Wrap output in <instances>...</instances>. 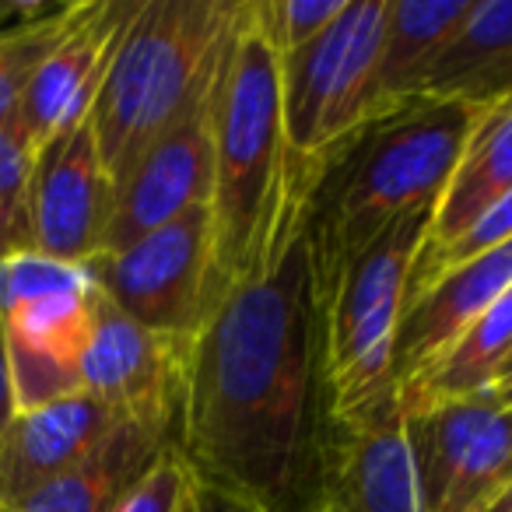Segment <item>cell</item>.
<instances>
[{"mask_svg":"<svg viewBox=\"0 0 512 512\" xmlns=\"http://www.w3.org/2000/svg\"><path fill=\"white\" fill-rule=\"evenodd\" d=\"M327 397L306 228L228 285L190 341L176 446L193 477L260 512H309Z\"/></svg>","mask_w":512,"mask_h":512,"instance_id":"1","label":"cell"},{"mask_svg":"<svg viewBox=\"0 0 512 512\" xmlns=\"http://www.w3.org/2000/svg\"><path fill=\"white\" fill-rule=\"evenodd\" d=\"M214 302L228 285L264 271L306 228L281 120V67L239 0L214 74Z\"/></svg>","mask_w":512,"mask_h":512,"instance_id":"2","label":"cell"},{"mask_svg":"<svg viewBox=\"0 0 512 512\" xmlns=\"http://www.w3.org/2000/svg\"><path fill=\"white\" fill-rule=\"evenodd\" d=\"M481 109L418 95L376 113L323 158L306 200L313 281L334 274L390 225L435 211Z\"/></svg>","mask_w":512,"mask_h":512,"instance_id":"3","label":"cell"},{"mask_svg":"<svg viewBox=\"0 0 512 512\" xmlns=\"http://www.w3.org/2000/svg\"><path fill=\"white\" fill-rule=\"evenodd\" d=\"M239 0H137L92 106L113 190L207 92Z\"/></svg>","mask_w":512,"mask_h":512,"instance_id":"4","label":"cell"},{"mask_svg":"<svg viewBox=\"0 0 512 512\" xmlns=\"http://www.w3.org/2000/svg\"><path fill=\"white\" fill-rule=\"evenodd\" d=\"M428 225L432 211L407 214L334 274L313 281L327 414L358 411L397 390L393 341Z\"/></svg>","mask_w":512,"mask_h":512,"instance_id":"5","label":"cell"},{"mask_svg":"<svg viewBox=\"0 0 512 512\" xmlns=\"http://www.w3.org/2000/svg\"><path fill=\"white\" fill-rule=\"evenodd\" d=\"M383 32L386 0H348L313 43L278 57L288 165L306 200L323 158L379 113Z\"/></svg>","mask_w":512,"mask_h":512,"instance_id":"6","label":"cell"},{"mask_svg":"<svg viewBox=\"0 0 512 512\" xmlns=\"http://www.w3.org/2000/svg\"><path fill=\"white\" fill-rule=\"evenodd\" d=\"M95 302L99 288L88 267L60 264L32 249L0 260V323L18 411L81 393Z\"/></svg>","mask_w":512,"mask_h":512,"instance_id":"7","label":"cell"},{"mask_svg":"<svg viewBox=\"0 0 512 512\" xmlns=\"http://www.w3.org/2000/svg\"><path fill=\"white\" fill-rule=\"evenodd\" d=\"M95 288L141 327L190 344L214 306V232L211 207L197 204L88 264Z\"/></svg>","mask_w":512,"mask_h":512,"instance_id":"8","label":"cell"},{"mask_svg":"<svg viewBox=\"0 0 512 512\" xmlns=\"http://www.w3.org/2000/svg\"><path fill=\"white\" fill-rule=\"evenodd\" d=\"M421 512H484L512 481V411L488 393L400 407Z\"/></svg>","mask_w":512,"mask_h":512,"instance_id":"9","label":"cell"},{"mask_svg":"<svg viewBox=\"0 0 512 512\" xmlns=\"http://www.w3.org/2000/svg\"><path fill=\"white\" fill-rule=\"evenodd\" d=\"M116 190L92 120L53 134L36 148L29 190H25V225L29 249L60 264L88 267L106 246L109 221H113Z\"/></svg>","mask_w":512,"mask_h":512,"instance_id":"10","label":"cell"},{"mask_svg":"<svg viewBox=\"0 0 512 512\" xmlns=\"http://www.w3.org/2000/svg\"><path fill=\"white\" fill-rule=\"evenodd\" d=\"M309 512H421L400 393L327 414Z\"/></svg>","mask_w":512,"mask_h":512,"instance_id":"11","label":"cell"},{"mask_svg":"<svg viewBox=\"0 0 512 512\" xmlns=\"http://www.w3.org/2000/svg\"><path fill=\"white\" fill-rule=\"evenodd\" d=\"M186 358L190 344L141 327L99 292L95 330L81 362V393L123 421L176 428Z\"/></svg>","mask_w":512,"mask_h":512,"instance_id":"12","label":"cell"},{"mask_svg":"<svg viewBox=\"0 0 512 512\" xmlns=\"http://www.w3.org/2000/svg\"><path fill=\"white\" fill-rule=\"evenodd\" d=\"M218 74V67H214ZM214 183V78L200 102L134 165L116 186L113 221L102 253H120L130 242L169 225L197 204H211ZM99 253V256H102Z\"/></svg>","mask_w":512,"mask_h":512,"instance_id":"13","label":"cell"},{"mask_svg":"<svg viewBox=\"0 0 512 512\" xmlns=\"http://www.w3.org/2000/svg\"><path fill=\"white\" fill-rule=\"evenodd\" d=\"M137 0H85L71 4L64 29L43 53L22 92L15 120L29 141L46 144L53 134L88 120L106 78L123 25Z\"/></svg>","mask_w":512,"mask_h":512,"instance_id":"14","label":"cell"},{"mask_svg":"<svg viewBox=\"0 0 512 512\" xmlns=\"http://www.w3.org/2000/svg\"><path fill=\"white\" fill-rule=\"evenodd\" d=\"M512 288V242L474 256L467 264L439 274L432 285L407 295L393 341V379L397 386L418 379L435 365L456 337L481 313H488Z\"/></svg>","mask_w":512,"mask_h":512,"instance_id":"15","label":"cell"},{"mask_svg":"<svg viewBox=\"0 0 512 512\" xmlns=\"http://www.w3.org/2000/svg\"><path fill=\"white\" fill-rule=\"evenodd\" d=\"M120 421V414L88 393L18 411L0 435V509L78 467Z\"/></svg>","mask_w":512,"mask_h":512,"instance_id":"16","label":"cell"},{"mask_svg":"<svg viewBox=\"0 0 512 512\" xmlns=\"http://www.w3.org/2000/svg\"><path fill=\"white\" fill-rule=\"evenodd\" d=\"M169 446H176V428L120 421L78 467L0 512H116L123 495Z\"/></svg>","mask_w":512,"mask_h":512,"instance_id":"17","label":"cell"},{"mask_svg":"<svg viewBox=\"0 0 512 512\" xmlns=\"http://www.w3.org/2000/svg\"><path fill=\"white\" fill-rule=\"evenodd\" d=\"M505 193H512V102L477 113L453 176L432 211L421 253L442 249L463 235Z\"/></svg>","mask_w":512,"mask_h":512,"instance_id":"18","label":"cell"},{"mask_svg":"<svg viewBox=\"0 0 512 512\" xmlns=\"http://www.w3.org/2000/svg\"><path fill=\"white\" fill-rule=\"evenodd\" d=\"M474 0H386L379 50V113L425 95L442 53L453 46Z\"/></svg>","mask_w":512,"mask_h":512,"instance_id":"19","label":"cell"},{"mask_svg":"<svg viewBox=\"0 0 512 512\" xmlns=\"http://www.w3.org/2000/svg\"><path fill=\"white\" fill-rule=\"evenodd\" d=\"M425 95L474 109L512 102V0H474L460 36L428 78Z\"/></svg>","mask_w":512,"mask_h":512,"instance_id":"20","label":"cell"},{"mask_svg":"<svg viewBox=\"0 0 512 512\" xmlns=\"http://www.w3.org/2000/svg\"><path fill=\"white\" fill-rule=\"evenodd\" d=\"M509 348H512V288L488 313H481L456 337V344L439 362L428 365L418 379L397 386L400 407L477 397V393L488 390L491 376H495L498 362H502V355Z\"/></svg>","mask_w":512,"mask_h":512,"instance_id":"21","label":"cell"},{"mask_svg":"<svg viewBox=\"0 0 512 512\" xmlns=\"http://www.w3.org/2000/svg\"><path fill=\"white\" fill-rule=\"evenodd\" d=\"M67 11H71V4L32 8L22 22L0 25V123L18 116L25 85H29L43 53L57 39V32L64 29Z\"/></svg>","mask_w":512,"mask_h":512,"instance_id":"22","label":"cell"},{"mask_svg":"<svg viewBox=\"0 0 512 512\" xmlns=\"http://www.w3.org/2000/svg\"><path fill=\"white\" fill-rule=\"evenodd\" d=\"M505 242H512V193H505L498 204H491L488 211H484L467 232L456 235L453 242H446L442 249H432V253H418L411 281H407V295L421 292V288L432 285L439 274L467 264V260H474V256L491 253V249L505 246Z\"/></svg>","mask_w":512,"mask_h":512,"instance_id":"23","label":"cell"},{"mask_svg":"<svg viewBox=\"0 0 512 512\" xmlns=\"http://www.w3.org/2000/svg\"><path fill=\"white\" fill-rule=\"evenodd\" d=\"M249 18L278 57L313 43L341 18L348 0H246Z\"/></svg>","mask_w":512,"mask_h":512,"instance_id":"24","label":"cell"},{"mask_svg":"<svg viewBox=\"0 0 512 512\" xmlns=\"http://www.w3.org/2000/svg\"><path fill=\"white\" fill-rule=\"evenodd\" d=\"M36 144L18 120L0 123V225L8 228L18 249H29V225H25V190H29Z\"/></svg>","mask_w":512,"mask_h":512,"instance_id":"25","label":"cell"},{"mask_svg":"<svg viewBox=\"0 0 512 512\" xmlns=\"http://www.w3.org/2000/svg\"><path fill=\"white\" fill-rule=\"evenodd\" d=\"M190 488H193L190 463L183 460L179 446H169L144 470L141 481L123 495L116 512H183Z\"/></svg>","mask_w":512,"mask_h":512,"instance_id":"26","label":"cell"},{"mask_svg":"<svg viewBox=\"0 0 512 512\" xmlns=\"http://www.w3.org/2000/svg\"><path fill=\"white\" fill-rule=\"evenodd\" d=\"M183 512H260V509L242 502V498L211 488V484H204L200 477H193V488H190V495H186Z\"/></svg>","mask_w":512,"mask_h":512,"instance_id":"27","label":"cell"},{"mask_svg":"<svg viewBox=\"0 0 512 512\" xmlns=\"http://www.w3.org/2000/svg\"><path fill=\"white\" fill-rule=\"evenodd\" d=\"M18 414L15 386H11V362H8V341H4V323H0V435Z\"/></svg>","mask_w":512,"mask_h":512,"instance_id":"28","label":"cell"},{"mask_svg":"<svg viewBox=\"0 0 512 512\" xmlns=\"http://www.w3.org/2000/svg\"><path fill=\"white\" fill-rule=\"evenodd\" d=\"M484 393H488L498 407L512 411V348L502 355V362H498L495 376H491V383H488V390H484Z\"/></svg>","mask_w":512,"mask_h":512,"instance_id":"29","label":"cell"},{"mask_svg":"<svg viewBox=\"0 0 512 512\" xmlns=\"http://www.w3.org/2000/svg\"><path fill=\"white\" fill-rule=\"evenodd\" d=\"M484 512H512V481L505 484V488H502V495H498L495 502H491Z\"/></svg>","mask_w":512,"mask_h":512,"instance_id":"30","label":"cell"},{"mask_svg":"<svg viewBox=\"0 0 512 512\" xmlns=\"http://www.w3.org/2000/svg\"><path fill=\"white\" fill-rule=\"evenodd\" d=\"M11 253H18V242L11 239L8 228L0 225V260H4V256H11Z\"/></svg>","mask_w":512,"mask_h":512,"instance_id":"31","label":"cell"}]
</instances>
